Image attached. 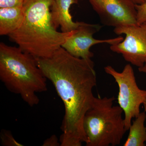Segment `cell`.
<instances>
[{
  "instance_id": "6da1fadb",
  "label": "cell",
  "mask_w": 146,
  "mask_h": 146,
  "mask_svg": "<svg viewBox=\"0 0 146 146\" xmlns=\"http://www.w3.org/2000/svg\"><path fill=\"white\" fill-rule=\"evenodd\" d=\"M36 59L65 106L60 146H82L86 141L84 118L96 98L93 92L97 84L94 62L75 57L61 46L50 57Z\"/></svg>"
},
{
  "instance_id": "7a4b0ae2",
  "label": "cell",
  "mask_w": 146,
  "mask_h": 146,
  "mask_svg": "<svg viewBox=\"0 0 146 146\" xmlns=\"http://www.w3.org/2000/svg\"><path fill=\"white\" fill-rule=\"evenodd\" d=\"M54 1L25 0L23 23L8 35L23 51L36 59L50 57L73 31L59 32L53 26L50 8Z\"/></svg>"
},
{
  "instance_id": "3957f363",
  "label": "cell",
  "mask_w": 146,
  "mask_h": 146,
  "mask_svg": "<svg viewBox=\"0 0 146 146\" xmlns=\"http://www.w3.org/2000/svg\"><path fill=\"white\" fill-rule=\"evenodd\" d=\"M46 79L36 58L20 47L0 43V80L9 91L33 107L39 103L36 93L47 91Z\"/></svg>"
},
{
  "instance_id": "277c9868",
  "label": "cell",
  "mask_w": 146,
  "mask_h": 146,
  "mask_svg": "<svg viewBox=\"0 0 146 146\" xmlns=\"http://www.w3.org/2000/svg\"><path fill=\"white\" fill-rule=\"evenodd\" d=\"M115 97L95 98L83 120L86 146H115L119 145L126 129L123 109L113 106Z\"/></svg>"
},
{
  "instance_id": "5b68a950",
  "label": "cell",
  "mask_w": 146,
  "mask_h": 146,
  "mask_svg": "<svg viewBox=\"0 0 146 146\" xmlns=\"http://www.w3.org/2000/svg\"><path fill=\"white\" fill-rule=\"evenodd\" d=\"M104 70L112 76L117 84L118 102L124 113L126 129L129 130L132 119L137 117L141 112L140 106L146 100V90L138 87L130 64L126 65L121 72L110 65L105 67Z\"/></svg>"
},
{
  "instance_id": "8992f818",
  "label": "cell",
  "mask_w": 146,
  "mask_h": 146,
  "mask_svg": "<svg viewBox=\"0 0 146 146\" xmlns=\"http://www.w3.org/2000/svg\"><path fill=\"white\" fill-rule=\"evenodd\" d=\"M117 35H125L121 42L110 46L113 52L122 55L125 60L138 68L146 62V22L136 26L115 28Z\"/></svg>"
},
{
  "instance_id": "52a82bcc",
  "label": "cell",
  "mask_w": 146,
  "mask_h": 146,
  "mask_svg": "<svg viewBox=\"0 0 146 146\" xmlns=\"http://www.w3.org/2000/svg\"><path fill=\"white\" fill-rule=\"evenodd\" d=\"M102 23L115 28L138 25L132 0H89Z\"/></svg>"
},
{
  "instance_id": "ba28073f",
  "label": "cell",
  "mask_w": 146,
  "mask_h": 146,
  "mask_svg": "<svg viewBox=\"0 0 146 146\" xmlns=\"http://www.w3.org/2000/svg\"><path fill=\"white\" fill-rule=\"evenodd\" d=\"M101 27L99 25L82 22L76 29L73 31L61 47L75 57L90 59L94 56V53L90 50L94 45L104 43L114 45L123 40L121 36L103 40L95 39L93 35Z\"/></svg>"
},
{
  "instance_id": "9c48e42d",
  "label": "cell",
  "mask_w": 146,
  "mask_h": 146,
  "mask_svg": "<svg viewBox=\"0 0 146 146\" xmlns=\"http://www.w3.org/2000/svg\"><path fill=\"white\" fill-rule=\"evenodd\" d=\"M78 0H54L51 6L53 26L55 29L60 27L62 32L70 33L75 30L82 22L73 21L70 13L71 6L77 3Z\"/></svg>"
},
{
  "instance_id": "30bf717a",
  "label": "cell",
  "mask_w": 146,
  "mask_h": 146,
  "mask_svg": "<svg viewBox=\"0 0 146 146\" xmlns=\"http://www.w3.org/2000/svg\"><path fill=\"white\" fill-rule=\"evenodd\" d=\"M23 7L0 8V35H9L18 29L24 19Z\"/></svg>"
},
{
  "instance_id": "8fae6325",
  "label": "cell",
  "mask_w": 146,
  "mask_h": 146,
  "mask_svg": "<svg viewBox=\"0 0 146 146\" xmlns=\"http://www.w3.org/2000/svg\"><path fill=\"white\" fill-rule=\"evenodd\" d=\"M146 119L145 112H140L129 127V133L124 146H144L146 142Z\"/></svg>"
},
{
  "instance_id": "7c38bea8",
  "label": "cell",
  "mask_w": 146,
  "mask_h": 146,
  "mask_svg": "<svg viewBox=\"0 0 146 146\" xmlns=\"http://www.w3.org/2000/svg\"><path fill=\"white\" fill-rule=\"evenodd\" d=\"M0 138L2 145L4 146H22V145L16 141L9 131L3 129L0 133Z\"/></svg>"
},
{
  "instance_id": "4fadbf2b",
  "label": "cell",
  "mask_w": 146,
  "mask_h": 146,
  "mask_svg": "<svg viewBox=\"0 0 146 146\" xmlns=\"http://www.w3.org/2000/svg\"><path fill=\"white\" fill-rule=\"evenodd\" d=\"M137 21L138 25L146 22V2L141 5H136Z\"/></svg>"
},
{
  "instance_id": "5bb4252c",
  "label": "cell",
  "mask_w": 146,
  "mask_h": 146,
  "mask_svg": "<svg viewBox=\"0 0 146 146\" xmlns=\"http://www.w3.org/2000/svg\"><path fill=\"white\" fill-rule=\"evenodd\" d=\"M25 0H0V8L23 7Z\"/></svg>"
},
{
  "instance_id": "9a60e30c",
  "label": "cell",
  "mask_w": 146,
  "mask_h": 146,
  "mask_svg": "<svg viewBox=\"0 0 146 146\" xmlns=\"http://www.w3.org/2000/svg\"><path fill=\"white\" fill-rule=\"evenodd\" d=\"M42 146H60V143L58 142L56 136L55 135H53L44 141Z\"/></svg>"
},
{
  "instance_id": "2e32d148",
  "label": "cell",
  "mask_w": 146,
  "mask_h": 146,
  "mask_svg": "<svg viewBox=\"0 0 146 146\" xmlns=\"http://www.w3.org/2000/svg\"><path fill=\"white\" fill-rule=\"evenodd\" d=\"M138 70L141 72L144 73L146 74V62L142 67L138 68Z\"/></svg>"
},
{
  "instance_id": "e0dca14e",
  "label": "cell",
  "mask_w": 146,
  "mask_h": 146,
  "mask_svg": "<svg viewBox=\"0 0 146 146\" xmlns=\"http://www.w3.org/2000/svg\"><path fill=\"white\" fill-rule=\"evenodd\" d=\"M136 5H141L146 2V0H132Z\"/></svg>"
},
{
  "instance_id": "ac0fdd59",
  "label": "cell",
  "mask_w": 146,
  "mask_h": 146,
  "mask_svg": "<svg viewBox=\"0 0 146 146\" xmlns=\"http://www.w3.org/2000/svg\"><path fill=\"white\" fill-rule=\"evenodd\" d=\"M143 105L144 110H145V112L146 114V100H145V101L144 102Z\"/></svg>"
}]
</instances>
